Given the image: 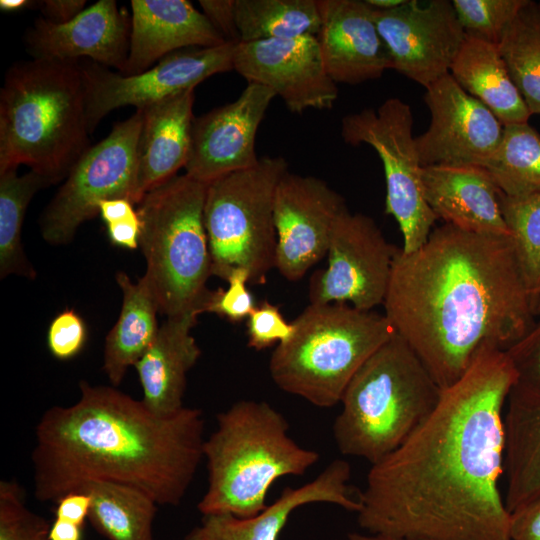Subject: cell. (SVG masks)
Wrapping results in <instances>:
<instances>
[{
  "instance_id": "6da1fadb",
  "label": "cell",
  "mask_w": 540,
  "mask_h": 540,
  "mask_svg": "<svg viewBox=\"0 0 540 540\" xmlns=\"http://www.w3.org/2000/svg\"><path fill=\"white\" fill-rule=\"evenodd\" d=\"M518 381L506 351L483 345L428 417L371 465L357 523L405 540H510L503 409Z\"/></svg>"
},
{
  "instance_id": "7a4b0ae2",
  "label": "cell",
  "mask_w": 540,
  "mask_h": 540,
  "mask_svg": "<svg viewBox=\"0 0 540 540\" xmlns=\"http://www.w3.org/2000/svg\"><path fill=\"white\" fill-rule=\"evenodd\" d=\"M384 315L441 389L485 344L504 351L534 326L511 236L444 223L418 250L395 255Z\"/></svg>"
},
{
  "instance_id": "3957f363",
  "label": "cell",
  "mask_w": 540,
  "mask_h": 540,
  "mask_svg": "<svg viewBox=\"0 0 540 540\" xmlns=\"http://www.w3.org/2000/svg\"><path fill=\"white\" fill-rule=\"evenodd\" d=\"M204 427L198 408L159 416L114 386L81 381L76 403L50 407L36 425L34 497L56 503L104 481L178 506L204 458Z\"/></svg>"
},
{
  "instance_id": "277c9868",
  "label": "cell",
  "mask_w": 540,
  "mask_h": 540,
  "mask_svg": "<svg viewBox=\"0 0 540 540\" xmlns=\"http://www.w3.org/2000/svg\"><path fill=\"white\" fill-rule=\"evenodd\" d=\"M78 62L12 65L0 90V172L26 165L51 184L65 180L90 147Z\"/></svg>"
},
{
  "instance_id": "5b68a950",
  "label": "cell",
  "mask_w": 540,
  "mask_h": 540,
  "mask_svg": "<svg viewBox=\"0 0 540 540\" xmlns=\"http://www.w3.org/2000/svg\"><path fill=\"white\" fill-rule=\"evenodd\" d=\"M203 446L208 485L197 508L204 515L252 517L267 507L273 483L301 476L319 453L289 435L286 418L265 401L240 400L217 414Z\"/></svg>"
},
{
  "instance_id": "8992f818",
  "label": "cell",
  "mask_w": 540,
  "mask_h": 540,
  "mask_svg": "<svg viewBox=\"0 0 540 540\" xmlns=\"http://www.w3.org/2000/svg\"><path fill=\"white\" fill-rule=\"evenodd\" d=\"M442 389L395 333L347 385L333 423L339 452L372 464L395 450L434 410Z\"/></svg>"
},
{
  "instance_id": "52a82bcc",
  "label": "cell",
  "mask_w": 540,
  "mask_h": 540,
  "mask_svg": "<svg viewBox=\"0 0 540 540\" xmlns=\"http://www.w3.org/2000/svg\"><path fill=\"white\" fill-rule=\"evenodd\" d=\"M269 360L274 383L319 408L340 403L360 367L396 332L386 316L347 303H310Z\"/></svg>"
},
{
  "instance_id": "ba28073f",
  "label": "cell",
  "mask_w": 540,
  "mask_h": 540,
  "mask_svg": "<svg viewBox=\"0 0 540 540\" xmlns=\"http://www.w3.org/2000/svg\"><path fill=\"white\" fill-rule=\"evenodd\" d=\"M207 184L185 173L147 192L137 204L146 279L166 317L202 313L212 275L204 224Z\"/></svg>"
},
{
  "instance_id": "9c48e42d",
  "label": "cell",
  "mask_w": 540,
  "mask_h": 540,
  "mask_svg": "<svg viewBox=\"0 0 540 540\" xmlns=\"http://www.w3.org/2000/svg\"><path fill=\"white\" fill-rule=\"evenodd\" d=\"M287 172L283 157L263 156L255 166L207 184L204 224L212 275L226 280L243 268L250 284L266 282L276 263L275 192Z\"/></svg>"
},
{
  "instance_id": "30bf717a",
  "label": "cell",
  "mask_w": 540,
  "mask_h": 540,
  "mask_svg": "<svg viewBox=\"0 0 540 540\" xmlns=\"http://www.w3.org/2000/svg\"><path fill=\"white\" fill-rule=\"evenodd\" d=\"M412 127L411 107L399 98H389L377 109L365 108L341 120L344 142L371 146L383 164L385 213L398 223L404 253L422 247L437 220L424 196L423 166Z\"/></svg>"
},
{
  "instance_id": "8fae6325",
  "label": "cell",
  "mask_w": 540,
  "mask_h": 540,
  "mask_svg": "<svg viewBox=\"0 0 540 540\" xmlns=\"http://www.w3.org/2000/svg\"><path fill=\"white\" fill-rule=\"evenodd\" d=\"M142 117L136 110L115 123L108 136L77 160L40 218L46 242L69 243L84 222L99 214L102 200L126 198L138 204L136 150Z\"/></svg>"
},
{
  "instance_id": "7c38bea8",
  "label": "cell",
  "mask_w": 540,
  "mask_h": 540,
  "mask_svg": "<svg viewBox=\"0 0 540 540\" xmlns=\"http://www.w3.org/2000/svg\"><path fill=\"white\" fill-rule=\"evenodd\" d=\"M235 43L186 48L173 52L149 69L125 75L91 60L79 61L85 91L86 123L93 133L115 109L134 106L142 110L184 91L205 79L233 69Z\"/></svg>"
},
{
  "instance_id": "4fadbf2b",
  "label": "cell",
  "mask_w": 540,
  "mask_h": 540,
  "mask_svg": "<svg viewBox=\"0 0 540 540\" xmlns=\"http://www.w3.org/2000/svg\"><path fill=\"white\" fill-rule=\"evenodd\" d=\"M398 250L371 217L346 209L333 228L326 269L311 276L310 303H350L364 311L383 305Z\"/></svg>"
},
{
  "instance_id": "5bb4252c",
  "label": "cell",
  "mask_w": 540,
  "mask_h": 540,
  "mask_svg": "<svg viewBox=\"0 0 540 540\" xmlns=\"http://www.w3.org/2000/svg\"><path fill=\"white\" fill-rule=\"evenodd\" d=\"M373 15L392 69L424 88L450 73L466 37L452 1L406 0Z\"/></svg>"
},
{
  "instance_id": "9a60e30c",
  "label": "cell",
  "mask_w": 540,
  "mask_h": 540,
  "mask_svg": "<svg viewBox=\"0 0 540 540\" xmlns=\"http://www.w3.org/2000/svg\"><path fill=\"white\" fill-rule=\"evenodd\" d=\"M425 89L430 124L415 137L422 166L484 168L501 142L504 125L450 73Z\"/></svg>"
},
{
  "instance_id": "2e32d148",
  "label": "cell",
  "mask_w": 540,
  "mask_h": 540,
  "mask_svg": "<svg viewBox=\"0 0 540 540\" xmlns=\"http://www.w3.org/2000/svg\"><path fill=\"white\" fill-rule=\"evenodd\" d=\"M348 209L344 198L324 180L289 171L274 198L277 236L275 268L297 281L325 255L333 228Z\"/></svg>"
},
{
  "instance_id": "e0dca14e",
  "label": "cell",
  "mask_w": 540,
  "mask_h": 540,
  "mask_svg": "<svg viewBox=\"0 0 540 540\" xmlns=\"http://www.w3.org/2000/svg\"><path fill=\"white\" fill-rule=\"evenodd\" d=\"M233 69L248 83L271 89L292 113L332 109L338 97L315 36L239 42Z\"/></svg>"
},
{
  "instance_id": "ac0fdd59",
  "label": "cell",
  "mask_w": 540,
  "mask_h": 540,
  "mask_svg": "<svg viewBox=\"0 0 540 540\" xmlns=\"http://www.w3.org/2000/svg\"><path fill=\"white\" fill-rule=\"evenodd\" d=\"M275 93L248 83L231 103L194 118L185 174L204 184L255 166V139Z\"/></svg>"
},
{
  "instance_id": "d6986e66",
  "label": "cell",
  "mask_w": 540,
  "mask_h": 540,
  "mask_svg": "<svg viewBox=\"0 0 540 540\" xmlns=\"http://www.w3.org/2000/svg\"><path fill=\"white\" fill-rule=\"evenodd\" d=\"M130 33L128 13L114 0H99L66 23L36 19L24 40L33 59L78 62L84 57L123 73Z\"/></svg>"
},
{
  "instance_id": "ffe728a7",
  "label": "cell",
  "mask_w": 540,
  "mask_h": 540,
  "mask_svg": "<svg viewBox=\"0 0 540 540\" xmlns=\"http://www.w3.org/2000/svg\"><path fill=\"white\" fill-rule=\"evenodd\" d=\"M321 28L317 35L328 75L335 83L360 84L392 69L373 8L361 0H317Z\"/></svg>"
},
{
  "instance_id": "44dd1931",
  "label": "cell",
  "mask_w": 540,
  "mask_h": 540,
  "mask_svg": "<svg viewBox=\"0 0 540 540\" xmlns=\"http://www.w3.org/2000/svg\"><path fill=\"white\" fill-rule=\"evenodd\" d=\"M350 477V464L333 460L312 481L297 488L286 487L272 504L252 517L204 515L184 540H278L290 515L312 503L334 504L357 513L360 503L348 484Z\"/></svg>"
},
{
  "instance_id": "7402d4cb",
  "label": "cell",
  "mask_w": 540,
  "mask_h": 540,
  "mask_svg": "<svg viewBox=\"0 0 540 540\" xmlns=\"http://www.w3.org/2000/svg\"><path fill=\"white\" fill-rule=\"evenodd\" d=\"M225 43L207 17L187 0H132L129 54L122 74L141 73L182 49Z\"/></svg>"
},
{
  "instance_id": "603a6c76",
  "label": "cell",
  "mask_w": 540,
  "mask_h": 540,
  "mask_svg": "<svg viewBox=\"0 0 540 540\" xmlns=\"http://www.w3.org/2000/svg\"><path fill=\"white\" fill-rule=\"evenodd\" d=\"M425 199L436 215L462 230L510 236L498 189L487 171L478 166H425Z\"/></svg>"
},
{
  "instance_id": "cb8c5ba5",
  "label": "cell",
  "mask_w": 540,
  "mask_h": 540,
  "mask_svg": "<svg viewBox=\"0 0 540 540\" xmlns=\"http://www.w3.org/2000/svg\"><path fill=\"white\" fill-rule=\"evenodd\" d=\"M194 99L195 89H190L141 110L136 150L139 202L185 167L195 118Z\"/></svg>"
},
{
  "instance_id": "d4e9b609",
  "label": "cell",
  "mask_w": 540,
  "mask_h": 540,
  "mask_svg": "<svg viewBox=\"0 0 540 540\" xmlns=\"http://www.w3.org/2000/svg\"><path fill=\"white\" fill-rule=\"evenodd\" d=\"M198 314L167 317L152 344L135 364L143 403L159 416H171L183 407L186 377L201 350L192 335Z\"/></svg>"
},
{
  "instance_id": "484cf974",
  "label": "cell",
  "mask_w": 540,
  "mask_h": 540,
  "mask_svg": "<svg viewBox=\"0 0 540 540\" xmlns=\"http://www.w3.org/2000/svg\"><path fill=\"white\" fill-rule=\"evenodd\" d=\"M506 407L504 502L511 513L540 495V391L516 382Z\"/></svg>"
},
{
  "instance_id": "4316f807",
  "label": "cell",
  "mask_w": 540,
  "mask_h": 540,
  "mask_svg": "<svg viewBox=\"0 0 540 540\" xmlns=\"http://www.w3.org/2000/svg\"><path fill=\"white\" fill-rule=\"evenodd\" d=\"M450 74L467 93L491 110L504 126L528 123L532 114L497 45L466 35Z\"/></svg>"
},
{
  "instance_id": "83f0119b",
  "label": "cell",
  "mask_w": 540,
  "mask_h": 540,
  "mask_svg": "<svg viewBox=\"0 0 540 540\" xmlns=\"http://www.w3.org/2000/svg\"><path fill=\"white\" fill-rule=\"evenodd\" d=\"M116 281L122 291V306L106 336L103 360V370L114 387L143 356L159 329L158 305L146 279L141 277L134 283L125 272H118Z\"/></svg>"
},
{
  "instance_id": "f1b7e54d",
  "label": "cell",
  "mask_w": 540,
  "mask_h": 540,
  "mask_svg": "<svg viewBox=\"0 0 540 540\" xmlns=\"http://www.w3.org/2000/svg\"><path fill=\"white\" fill-rule=\"evenodd\" d=\"M80 491L91 498L89 522L108 540H154L158 505L145 493L104 481L87 483Z\"/></svg>"
},
{
  "instance_id": "f546056e",
  "label": "cell",
  "mask_w": 540,
  "mask_h": 540,
  "mask_svg": "<svg viewBox=\"0 0 540 540\" xmlns=\"http://www.w3.org/2000/svg\"><path fill=\"white\" fill-rule=\"evenodd\" d=\"M240 42L315 36L321 15L317 0H235Z\"/></svg>"
},
{
  "instance_id": "4dcf8cb0",
  "label": "cell",
  "mask_w": 540,
  "mask_h": 540,
  "mask_svg": "<svg viewBox=\"0 0 540 540\" xmlns=\"http://www.w3.org/2000/svg\"><path fill=\"white\" fill-rule=\"evenodd\" d=\"M52 185L44 176L30 170L19 175L17 168L0 172V277L14 274L36 278L22 243L21 232L26 209L37 191Z\"/></svg>"
},
{
  "instance_id": "1f68e13d",
  "label": "cell",
  "mask_w": 540,
  "mask_h": 540,
  "mask_svg": "<svg viewBox=\"0 0 540 540\" xmlns=\"http://www.w3.org/2000/svg\"><path fill=\"white\" fill-rule=\"evenodd\" d=\"M497 46L531 114H540V3L528 0Z\"/></svg>"
},
{
  "instance_id": "d6a6232c",
  "label": "cell",
  "mask_w": 540,
  "mask_h": 540,
  "mask_svg": "<svg viewBox=\"0 0 540 540\" xmlns=\"http://www.w3.org/2000/svg\"><path fill=\"white\" fill-rule=\"evenodd\" d=\"M507 196L540 192V135L529 123L504 126L501 142L484 166Z\"/></svg>"
},
{
  "instance_id": "836d02e7",
  "label": "cell",
  "mask_w": 540,
  "mask_h": 540,
  "mask_svg": "<svg viewBox=\"0 0 540 540\" xmlns=\"http://www.w3.org/2000/svg\"><path fill=\"white\" fill-rule=\"evenodd\" d=\"M500 205L533 310L540 289V192L524 196L501 192Z\"/></svg>"
},
{
  "instance_id": "e575fe53",
  "label": "cell",
  "mask_w": 540,
  "mask_h": 540,
  "mask_svg": "<svg viewBox=\"0 0 540 540\" xmlns=\"http://www.w3.org/2000/svg\"><path fill=\"white\" fill-rule=\"evenodd\" d=\"M528 0H453L457 18L467 36L495 45Z\"/></svg>"
},
{
  "instance_id": "d590c367",
  "label": "cell",
  "mask_w": 540,
  "mask_h": 540,
  "mask_svg": "<svg viewBox=\"0 0 540 540\" xmlns=\"http://www.w3.org/2000/svg\"><path fill=\"white\" fill-rule=\"evenodd\" d=\"M50 523L30 510L16 480L0 481V540H49Z\"/></svg>"
},
{
  "instance_id": "8d00e7d4",
  "label": "cell",
  "mask_w": 540,
  "mask_h": 540,
  "mask_svg": "<svg viewBox=\"0 0 540 540\" xmlns=\"http://www.w3.org/2000/svg\"><path fill=\"white\" fill-rule=\"evenodd\" d=\"M225 281L228 283L227 289L209 290L202 313H214L231 322H241L256 307L254 297L247 287L250 274L243 268H237L229 273Z\"/></svg>"
},
{
  "instance_id": "74e56055",
  "label": "cell",
  "mask_w": 540,
  "mask_h": 540,
  "mask_svg": "<svg viewBox=\"0 0 540 540\" xmlns=\"http://www.w3.org/2000/svg\"><path fill=\"white\" fill-rule=\"evenodd\" d=\"M98 211L112 244L130 250L139 247L141 222L132 201L126 198L102 200Z\"/></svg>"
},
{
  "instance_id": "f35d334b",
  "label": "cell",
  "mask_w": 540,
  "mask_h": 540,
  "mask_svg": "<svg viewBox=\"0 0 540 540\" xmlns=\"http://www.w3.org/2000/svg\"><path fill=\"white\" fill-rule=\"evenodd\" d=\"M294 331L293 322H287L276 305L263 301L247 318V345L257 351L264 350L287 341Z\"/></svg>"
},
{
  "instance_id": "ab89813d",
  "label": "cell",
  "mask_w": 540,
  "mask_h": 540,
  "mask_svg": "<svg viewBox=\"0 0 540 540\" xmlns=\"http://www.w3.org/2000/svg\"><path fill=\"white\" fill-rule=\"evenodd\" d=\"M87 340V328L82 317L73 309H65L54 317L47 332L50 353L59 360L77 356Z\"/></svg>"
},
{
  "instance_id": "60d3db41",
  "label": "cell",
  "mask_w": 540,
  "mask_h": 540,
  "mask_svg": "<svg viewBox=\"0 0 540 540\" xmlns=\"http://www.w3.org/2000/svg\"><path fill=\"white\" fill-rule=\"evenodd\" d=\"M506 352L517 372V382L540 391V322Z\"/></svg>"
},
{
  "instance_id": "b9f144b4",
  "label": "cell",
  "mask_w": 540,
  "mask_h": 540,
  "mask_svg": "<svg viewBox=\"0 0 540 540\" xmlns=\"http://www.w3.org/2000/svg\"><path fill=\"white\" fill-rule=\"evenodd\" d=\"M199 5L202 13L226 42H240L235 20V0H200Z\"/></svg>"
},
{
  "instance_id": "7bdbcfd3",
  "label": "cell",
  "mask_w": 540,
  "mask_h": 540,
  "mask_svg": "<svg viewBox=\"0 0 540 540\" xmlns=\"http://www.w3.org/2000/svg\"><path fill=\"white\" fill-rule=\"evenodd\" d=\"M510 540H540V495L510 513Z\"/></svg>"
},
{
  "instance_id": "ee69618b",
  "label": "cell",
  "mask_w": 540,
  "mask_h": 540,
  "mask_svg": "<svg viewBox=\"0 0 540 540\" xmlns=\"http://www.w3.org/2000/svg\"><path fill=\"white\" fill-rule=\"evenodd\" d=\"M56 519L72 522L83 527L88 519L91 498L84 491L71 492L56 502Z\"/></svg>"
},
{
  "instance_id": "f6af8a7d",
  "label": "cell",
  "mask_w": 540,
  "mask_h": 540,
  "mask_svg": "<svg viewBox=\"0 0 540 540\" xmlns=\"http://www.w3.org/2000/svg\"><path fill=\"white\" fill-rule=\"evenodd\" d=\"M38 3L43 18L56 24L74 19L86 5L85 0H44Z\"/></svg>"
},
{
  "instance_id": "bcb514c9",
  "label": "cell",
  "mask_w": 540,
  "mask_h": 540,
  "mask_svg": "<svg viewBox=\"0 0 540 540\" xmlns=\"http://www.w3.org/2000/svg\"><path fill=\"white\" fill-rule=\"evenodd\" d=\"M81 526L61 519L51 524L49 540H82Z\"/></svg>"
},
{
  "instance_id": "7dc6e473",
  "label": "cell",
  "mask_w": 540,
  "mask_h": 540,
  "mask_svg": "<svg viewBox=\"0 0 540 540\" xmlns=\"http://www.w3.org/2000/svg\"><path fill=\"white\" fill-rule=\"evenodd\" d=\"M340 540H405L398 537H393L384 534H373V533H358L352 532L346 535L345 538Z\"/></svg>"
},
{
  "instance_id": "c3c4849f",
  "label": "cell",
  "mask_w": 540,
  "mask_h": 540,
  "mask_svg": "<svg viewBox=\"0 0 540 540\" xmlns=\"http://www.w3.org/2000/svg\"><path fill=\"white\" fill-rule=\"evenodd\" d=\"M31 3L27 0H1L0 9L3 12H17L28 7Z\"/></svg>"
},
{
  "instance_id": "681fc988",
  "label": "cell",
  "mask_w": 540,
  "mask_h": 540,
  "mask_svg": "<svg viewBox=\"0 0 540 540\" xmlns=\"http://www.w3.org/2000/svg\"><path fill=\"white\" fill-rule=\"evenodd\" d=\"M366 3L377 10H390L402 5L406 0H365Z\"/></svg>"
},
{
  "instance_id": "f907efd6",
  "label": "cell",
  "mask_w": 540,
  "mask_h": 540,
  "mask_svg": "<svg viewBox=\"0 0 540 540\" xmlns=\"http://www.w3.org/2000/svg\"><path fill=\"white\" fill-rule=\"evenodd\" d=\"M533 313L535 316L540 315V289L533 304Z\"/></svg>"
}]
</instances>
